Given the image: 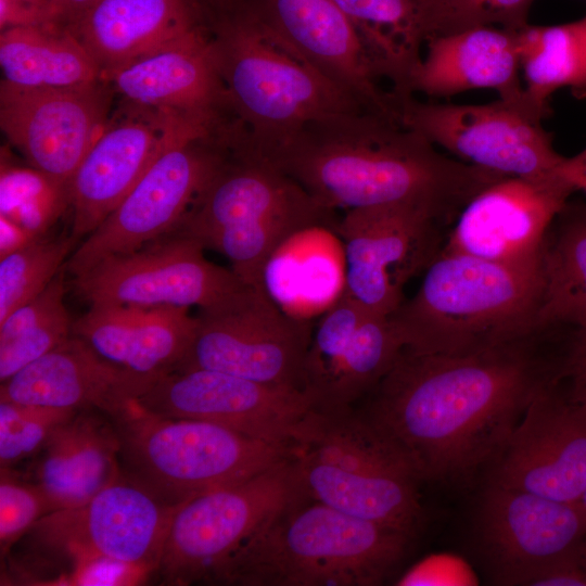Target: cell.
<instances>
[{
  "label": "cell",
  "instance_id": "obj_21",
  "mask_svg": "<svg viewBox=\"0 0 586 586\" xmlns=\"http://www.w3.org/2000/svg\"><path fill=\"white\" fill-rule=\"evenodd\" d=\"M263 29L366 111L398 120L397 102L334 0H242Z\"/></svg>",
  "mask_w": 586,
  "mask_h": 586
},
{
  "label": "cell",
  "instance_id": "obj_29",
  "mask_svg": "<svg viewBox=\"0 0 586 586\" xmlns=\"http://www.w3.org/2000/svg\"><path fill=\"white\" fill-rule=\"evenodd\" d=\"M122 442L115 421L95 410L77 411L40 450L36 483L52 511L80 506L114 482Z\"/></svg>",
  "mask_w": 586,
  "mask_h": 586
},
{
  "label": "cell",
  "instance_id": "obj_2",
  "mask_svg": "<svg viewBox=\"0 0 586 586\" xmlns=\"http://www.w3.org/2000/svg\"><path fill=\"white\" fill-rule=\"evenodd\" d=\"M259 155L331 209L405 204L450 226L474 195L507 177L450 158L421 133L367 111L314 122Z\"/></svg>",
  "mask_w": 586,
  "mask_h": 586
},
{
  "label": "cell",
  "instance_id": "obj_9",
  "mask_svg": "<svg viewBox=\"0 0 586 586\" xmlns=\"http://www.w3.org/2000/svg\"><path fill=\"white\" fill-rule=\"evenodd\" d=\"M228 148L227 131L191 120L180 126L120 204L66 262L77 277L111 256L171 232L206 186Z\"/></svg>",
  "mask_w": 586,
  "mask_h": 586
},
{
  "label": "cell",
  "instance_id": "obj_43",
  "mask_svg": "<svg viewBox=\"0 0 586 586\" xmlns=\"http://www.w3.org/2000/svg\"><path fill=\"white\" fill-rule=\"evenodd\" d=\"M39 238L0 215V258L28 245Z\"/></svg>",
  "mask_w": 586,
  "mask_h": 586
},
{
  "label": "cell",
  "instance_id": "obj_12",
  "mask_svg": "<svg viewBox=\"0 0 586 586\" xmlns=\"http://www.w3.org/2000/svg\"><path fill=\"white\" fill-rule=\"evenodd\" d=\"M398 116L408 127L459 157L505 176L547 178L559 174L564 156L543 127L547 116L526 97L485 104L397 98Z\"/></svg>",
  "mask_w": 586,
  "mask_h": 586
},
{
  "label": "cell",
  "instance_id": "obj_16",
  "mask_svg": "<svg viewBox=\"0 0 586 586\" xmlns=\"http://www.w3.org/2000/svg\"><path fill=\"white\" fill-rule=\"evenodd\" d=\"M139 402L163 416L212 422L290 448L318 409L303 390L208 369L164 373Z\"/></svg>",
  "mask_w": 586,
  "mask_h": 586
},
{
  "label": "cell",
  "instance_id": "obj_49",
  "mask_svg": "<svg viewBox=\"0 0 586 586\" xmlns=\"http://www.w3.org/2000/svg\"><path fill=\"white\" fill-rule=\"evenodd\" d=\"M583 152H585V153H586V148H585V149L583 150Z\"/></svg>",
  "mask_w": 586,
  "mask_h": 586
},
{
  "label": "cell",
  "instance_id": "obj_34",
  "mask_svg": "<svg viewBox=\"0 0 586 586\" xmlns=\"http://www.w3.org/2000/svg\"><path fill=\"white\" fill-rule=\"evenodd\" d=\"M71 184L61 182L33 166L10 162L2 151L0 166V215L36 238L49 234L71 208Z\"/></svg>",
  "mask_w": 586,
  "mask_h": 586
},
{
  "label": "cell",
  "instance_id": "obj_19",
  "mask_svg": "<svg viewBox=\"0 0 586 586\" xmlns=\"http://www.w3.org/2000/svg\"><path fill=\"white\" fill-rule=\"evenodd\" d=\"M476 532L495 579L527 585L537 573L586 540V511L579 501H558L488 483Z\"/></svg>",
  "mask_w": 586,
  "mask_h": 586
},
{
  "label": "cell",
  "instance_id": "obj_44",
  "mask_svg": "<svg viewBox=\"0 0 586 586\" xmlns=\"http://www.w3.org/2000/svg\"><path fill=\"white\" fill-rule=\"evenodd\" d=\"M560 174L574 187L586 194V153L579 152L565 157L559 169Z\"/></svg>",
  "mask_w": 586,
  "mask_h": 586
},
{
  "label": "cell",
  "instance_id": "obj_26",
  "mask_svg": "<svg viewBox=\"0 0 586 586\" xmlns=\"http://www.w3.org/2000/svg\"><path fill=\"white\" fill-rule=\"evenodd\" d=\"M520 30L476 26L431 38L411 75V93L448 98L493 89L502 99H525Z\"/></svg>",
  "mask_w": 586,
  "mask_h": 586
},
{
  "label": "cell",
  "instance_id": "obj_17",
  "mask_svg": "<svg viewBox=\"0 0 586 586\" xmlns=\"http://www.w3.org/2000/svg\"><path fill=\"white\" fill-rule=\"evenodd\" d=\"M113 89L103 79L73 87L0 85V128L27 163L71 184L109 122Z\"/></svg>",
  "mask_w": 586,
  "mask_h": 586
},
{
  "label": "cell",
  "instance_id": "obj_11",
  "mask_svg": "<svg viewBox=\"0 0 586 586\" xmlns=\"http://www.w3.org/2000/svg\"><path fill=\"white\" fill-rule=\"evenodd\" d=\"M300 489L291 455L255 476L184 500L173 517L154 575L167 585L209 582Z\"/></svg>",
  "mask_w": 586,
  "mask_h": 586
},
{
  "label": "cell",
  "instance_id": "obj_33",
  "mask_svg": "<svg viewBox=\"0 0 586 586\" xmlns=\"http://www.w3.org/2000/svg\"><path fill=\"white\" fill-rule=\"evenodd\" d=\"M521 67L530 101L548 115L551 95L570 88L586 97V15L569 23L520 30Z\"/></svg>",
  "mask_w": 586,
  "mask_h": 586
},
{
  "label": "cell",
  "instance_id": "obj_31",
  "mask_svg": "<svg viewBox=\"0 0 586 586\" xmlns=\"http://www.w3.org/2000/svg\"><path fill=\"white\" fill-rule=\"evenodd\" d=\"M538 319L586 332V203L568 201L549 226L539 254Z\"/></svg>",
  "mask_w": 586,
  "mask_h": 586
},
{
  "label": "cell",
  "instance_id": "obj_40",
  "mask_svg": "<svg viewBox=\"0 0 586 586\" xmlns=\"http://www.w3.org/2000/svg\"><path fill=\"white\" fill-rule=\"evenodd\" d=\"M153 573L145 568L113 559H92L63 570L51 585L98 586L142 584Z\"/></svg>",
  "mask_w": 586,
  "mask_h": 586
},
{
  "label": "cell",
  "instance_id": "obj_25",
  "mask_svg": "<svg viewBox=\"0 0 586 586\" xmlns=\"http://www.w3.org/2000/svg\"><path fill=\"white\" fill-rule=\"evenodd\" d=\"M102 79L127 103L212 125L233 119L206 23Z\"/></svg>",
  "mask_w": 586,
  "mask_h": 586
},
{
  "label": "cell",
  "instance_id": "obj_37",
  "mask_svg": "<svg viewBox=\"0 0 586 586\" xmlns=\"http://www.w3.org/2000/svg\"><path fill=\"white\" fill-rule=\"evenodd\" d=\"M0 476V550L5 557L52 507L36 482L18 479L9 468H1Z\"/></svg>",
  "mask_w": 586,
  "mask_h": 586
},
{
  "label": "cell",
  "instance_id": "obj_39",
  "mask_svg": "<svg viewBox=\"0 0 586 586\" xmlns=\"http://www.w3.org/2000/svg\"><path fill=\"white\" fill-rule=\"evenodd\" d=\"M534 0H446L450 33L476 26L520 30Z\"/></svg>",
  "mask_w": 586,
  "mask_h": 586
},
{
  "label": "cell",
  "instance_id": "obj_35",
  "mask_svg": "<svg viewBox=\"0 0 586 586\" xmlns=\"http://www.w3.org/2000/svg\"><path fill=\"white\" fill-rule=\"evenodd\" d=\"M78 242L71 232L47 234L0 258V321L48 286Z\"/></svg>",
  "mask_w": 586,
  "mask_h": 586
},
{
  "label": "cell",
  "instance_id": "obj_13",
  "mask_svg": "<svg viewBox=\"0 0 586 586\" xmlns=\"http://www.w3.org/2000/svg\"><path fill=\"white\" fill-rule=\"evenodd\" d=\"M198 240L169 232L131 253L111 256L74 277L89 305L174 306L215 313L245 301L255 288L208 260Z\"/></svg>",
  "mask_w": 586,
  "mask_h": 586
},
{
  "label": "cell",
  "instance_id": "obj_32",
  "mask_svg": "<svg viewBox=\"0 0 586 586\" xmlns=\"http://www.w3.org/2000/svg\"><path fill=\"white\" fill-rule=\"evenodd\" d=\"M0 65L3 80L22 87H73L102 79L86 48L60 25L1 30Z\"/></svg>",
  "mask_w": 586,
  "mask_h": 586
},
{
  "label": "cell",
  "instance_id": "obj_18",
  "mask_svg": "<svg viewBox=\"0 0 586 586\" xmlns=\"http://www.w3.org/2000/svg\"><path fill=\"white\" fill-rule=\"evenodd\" d=\"M563 377L531 402L491 464L489 483L579 501L586 489V408L570 396Z\"/></svg>",
  "mask_w": 586,
  "mask_h": 586
},
{
  "label": "cell",
  "instance_id": "obj_1",
  "mask_svg": "<svg viewBox=\"0 0 586 586\" xmlns=\"http://www.w3.org/2000/svg\"><path fill=\"white\" fill-rule=\"evenodd\" d=\"M574 329L537 320L461 354L404 349L359 411L422 480L468 483L492 464L534 397L565 374Z\"/></svg>",
  "mask_w": 586,
  "mask_h": 586
},
{
  "label": "cell",
  "instance_id": "obj_46",
  "mask_svg": "<svg viewBox=\"0 0 586 586\" xmlns=\"http://www.w3.org/2000/svg\"><path fill=\"white\" fill-rule=\"evenodd\" d=\"M581 558L583 562L584 570L586 572V540L581 545Z\"/></svg>",
  "mask_w": 586,
  "mask_h": 586
},
{
  "label": "cell",
  "instance_id": "obj_41",
  "mask_svg": "<svg viewBox=\"0 0 586 586\" xmlns=\"http://www.w3.org/2000/svg\"><path fill=\"white\" fill-rule=\"evenodd\" d=\"M65 267L37 296L17 307L0 321V344L36 327L65 309Z\"/></svg>",
  "mask_w": 586,
  "mask_h": 586
},
{
  "label": "cell",
  "instance_id": "obj_5",
  "mask_svg": "<svg viewBox=\"0 0 586 586\" xmlns=\"http://www.w3.org/2000/svg\"><path fill=\"white\" fill-rule=\"evenodd\" d=\"M335 211L232 137L215 173L171 231L193 238L231 262L247 284L258 286L275 252L314 226L335 229Z\"/></svg>",
  "mask_w": 586,
  "mask_h": 586
},
{
  "label": "cell",
  "instance_id": "obj_38",
  "mask_svg": "<svg viewBox=\"0 0 586 586\" xmlns=\"http://www.w3.org/2000/svg\"><path fill=\"white\" fill-rule=\"evenodd\" d=\"M72 324L65 308L44 322L0 344L1 383L65 342L72 335Z\"/></svg>",
  "mask_w": 586,
  "mask_h": 586
},
{
  "label": "cell",
  "instance_id": "obj_14",
  "mask_svg": "<svg viewBox=\"0 0 586 586\" xmlns=\"http://www.w3.org/2000/svg\"><path fill=\"white\" fill-rule=\"evenodd\" d=\"M449 228L412 205L346 211L335 231L345 258L344 292L370 313L392 315L404 301L403 286L440 254Z\"/></svg>",
  "mask_w": 586,
  "mask_h": 586
},
{
  "label": "cell",
  "instance_id": "obj_24",
  "mask_svg": "<svg viewBox=\"0 0 586 586\" xmlns=\"http://www.w3.org/2000/svg\"><path fill=\"white\" fill-rule=\"evenodd\" d=\"M160 377L118 366L72 334L2 382L0 400L75 411L95 410L116 420Z\"/></svg>",
  "mask_w": 586,
  "mask_h": 586
},
{
  "label": "cell",
  "instance_id": "obj_22",
  "mask_svg": "<svg viewBox=\"0 0 586 586\" xmlns=\"http://www.w3.org/2000/svg\"><path fill=\"white\" fill-rule=\"evenodd\" d=\"M404 349L388 316L370 313L343 292L313 331L303 390L320 410L353 408L388 372Z\"/></svg>",
  "mask_w": 586,
  "mask_h": 586
},
{
  "label": "cell",
  "instance_id": "obj_6",
  "mask_svg": "<svg viewBox=\"0 0 586 586\" xmlns=\"http://www.w3.org/2000/svg\"><path fill=\"white\" fill-rule=\"evenodd\" d=\"M539 267L441 251L416 294L390 315L405 349L461 354L512 336L538 320Z\"/></svg>",
  "mask_w": 586,
  "mask_h": 586
},
{
  "label": "cell",
  "instance_id": "obj_28",
  "mask_svg": "<svg viewBox=\"0 0 586 586\" xmlns=\"http://www.w3.org/2000/svg\"><path fill=\"white\" fill-rule=\"evenodd\" d=\"M200 0H95L67 28L101 78L202 27Z\"/></svg>",
  "mask_w": 586,
  "mask_h": 586
},
{
  "label": "cell",
  "instance_id": "obj_7",
  "mask_svg": "<svg viewBox=\"0 0 586 586\" xmlns=\"http://www.w3.org/2000/svg\"><path fill=\"white\" fill-rule=\"evenodd\" d=\"M301 491L345 513L416 536L419 477L359 411L317 409L292 447Z\"/></svg>",
  "mask_w": 586,
  "mask_h": 586
},
{
  "label": "cell",
  "instance_id": "obj_30",
  "mask_svg": "<svg viewBox=\"0 0 586 586\" xmlns=\"http://www.w3.org/2000/svg\"><path fill=\"white\" fill-rule=\"evenodd\" d=\"M357 30L382 79L398 97L413 95L410 78L422 48L448 34L446 0H334Z\"/></svg>",
  "mask_w": 586,
  "mask_h": 586
},
{
  "label": "cell",
  "instance_id": "obj_3",
  "mask_svg": "<svg viewBox=\"0 0 586 586\" xmlns=\"http://www.w3.org/2000/svg\"><path fill=\"white\" fill-rule=\"evenodd\" d=\"M410 534L345 513L301 489L212 575L241 586H372L407 552Z\"/></svg>",
  "mask_w": 586,
  "mask_h": 586
},
{
  "label": "cell",
  "instance_id": "obj_48",
  "mask_svg": "<svg viewBox=\"0 0 586 586\" xmlns=\"http://www.w3.org/2000/svg\"><path fill=\"white\" fill-rule=\"evenodd\" d=\"M200 1H201L202 3L208 2V3H214V4H215V3L218 2L219 0H200Z\"/></svg>",
  "mask_w": 586,
  "mask_h": 586
},
{
  "label": "cell",
  "instance_id": "obj_27",
  "mask_svg": "<svg viewBox=\"0 0 586 586\" xmlns=\"http://www.w3.org/2000/svg\"><path fill=\"white\" fill-rule=\"evenodd\" d=\"M188 309L93 304L73 321L72 334L118 366L162 375L177 368L193 341L198 317Z\"/></svg>",
  "mask_w": 586,
  "mask_h": 586
},
{
  "label": "cell",
  "instance_id": "obj_36",
  "mask_svg": "<svg viewBox=\"0 0 586 586\" xmlns=\"http://www.w3.org/2000/svg\"><path fill=\"white\" fill-rule=\"evenodd\" d=\"M77 411L13 400H0V466L41 450L54 431Z\"/></svg>",
  "mask_w": 586,
  "mask_h": 586
},
{
  "label": "cell",
  "instance_id": "obj_8",
  "mask_svg": "<svg viewBox=\"0 0 586 586\" xmlns=\"http://www.w3.org/2000/svg\"><path fill=\"white\" fill-rule=\"evenodd\" d=\"M114 421L127 473L171 504L255 476L292 454L212 422L156 413L139 400Z\"/></svg>",
  "mask_w": 586,
  "mask_h": 586
},
{
  "label": "cell",
  "instance_id": "obj_42",
  "mask_svg": "<svg viewBox=\"0 0 586 586\" xmlns=\"http://www.w3.org/2000/svg\"><path fill=\"white\" fill-rule=\"evenodd\" d=\"M564 381L570 396L586 408V332L576 334Z\"/></svg>",
  "mask_w": 586,
  "mask_h": 586
},
{
  "label": "cell",
  "instance_id": "obj_4",
  "mask_svg": "<svg viewBox=\"0 0 586 586\" xmlns=\"http://www.w3.org/2000/svg\"><path fill=\"white\" fill-rule=\"evenodd\" d=\"M206 25L231 115L256 153L272 151L314 122L366 111L273 40L242 0Z\"/></svg>",
  "mask_w": 586,
  "mask_h": 586
},
{
  "label": "cell",
  "instance_id": "obj_47",
  "mask_svg": "<svg viewBox=\"0 0 586 586\" xmlns=\"http://www.w3.org/2000/svg\"><path fill=\"white\" fill-rule=\"evenodd\" d=\"M579 502H581V505L583 506V508H584L585 511H586V489H585V492L583 493V495H582V497H581V499H579Z\"/></svg>",
  "mask_w": 586,
  "mask_h": 586
},
{
  "label": "cell",
  "instance_id": "obj_20",
  "mask_svg": "<svg viewBox=\"0 0 586 586\" xmlns=\"http://www.w3.org/2000/svg\"><path fill=\"white\" fill-rule=\"evenodd\" d=\"M574 191L560 171L547 178L504 177L467 203L442 251L537 268L545 234Z\"/></svg>",
  "mask_w": 586,
  "mask_h": 586
},
{
  "label": "cell",
  "instance_id": "obj_10",
  "mask_svg": "<svg viewBox=\"0 0 586 586\" xmlns=\"http://www.w3.org/2000/svg\"><path fill=\"white\" fill-rule=\"evenodd\" d=\"M180 504L122 472L85 504L49 512L25 536L36 559L61 561V572L82 561L113 559L154 575Z\"/></svg>",
  "mask_w": 586,
  "mask_h": 586
},
{
  "label": "cell",
  "instance_id": "obj_15",
  "mask_svg": "<svg viewBox=\"0 0 586 586\" xmlns=\"http://www.w3.org/2000/svg\"><path fill=\"white\" fill-rule=\"evenodd\" d=\"M196 317L193 341L175 370L208 369L303 390L310 320L286 314L262 290L233 307Z\"/></svg>",
  "mask_w": 586,
  "mask_h": 586
},
{
  "label": "cell",
  "instance_id": "obj_45",
  "mask_svg": "<svg viewBox=\"0 0 586 586\" xmlns=\"http://www.w3.org/2000/svg\"><path fill=\"white\" fill-rule=\"evenodd\" d=\"M12 1L23 3V4H26V5H30V7H34L36 9L42 10V11L47 12L48 14H50L52 16V18L54 20V22L58 25H60L58 23L54 11H53L52 5H51L49 0H12Z\"/></svg>",
  "mask_w": 586,
  "mask_h": 586
},
{
  "label": "cell",
  "instance_id": "obj_23",
  "mask_svg": "<svg viewBox=\"0 0 586 586\" xmlns=\"http://www.w3.org/2000/svg\"><path fill=\"white\" fill-rule=\"evenodd\" d=\"M191 120L203 122L124 102L71 180L72 235L79 241L95 230L136 186L170 135Z\"/></svg>",
  "mask_w": 586,
  "mask_h": 586
}]
</instances>
